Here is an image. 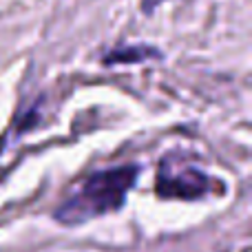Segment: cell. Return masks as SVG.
Returning <instances> with one entry per match:
<instances>
[{"instance_id": "6da1fadb", "label": "cell", "mask_w": 252, "mask_h": 252, "mask_svg": "<svg viewBox=\"0 0 252 252\" xmlns=\"http://www.w3.org/2000/svg\"><path fill=\"white\" fill-rule=\"evenodd\" d=\"M137 175L139 168L135 164H124L118 168L93 173L56 210V219L66 223V226H78V223H84L89 219L120 210L124 206L128 190L137 182Z\"/></svg>"}, {"instance_id": "7a4b0ae2", "label": "cell", "mask_w": 252, "mask_h": 252, "mask_svg": "<svg viewBox=\"0 0 252 252\" xmlns=\"http://www.w3.org/2000/svg\"><path fill=\"white\" fill-rule=\"evenodd\" d=\"M213 179L204 170L188 164H170L168 159L161 161L157 173V192L161 197H179V199H197L210 192Z\"/></svg>"}, {"instance_id": "3957f363", "label": "cell", "mask_w": 252, "mask_h": 252, "mask_svg": "<svg viewBox=\"0 0 252 252\" xmlns=\"http://www.w3.org/2000/svg\"><path fill=\"white\" fill-rule=\"evenodd\" d=\"M151 56H159L157 51H153V47H128L126 49H115L113 53L104 58L106 64H118V62H139L144 58H151Z\"/></svg>"}]
</instances>
